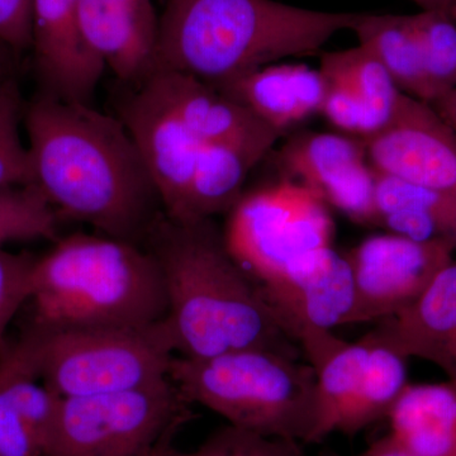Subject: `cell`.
Returning a JSON list of instances; mask_svg holds the SVG:
<instances>
[{"instance_id": "6da1fadb", "label": "cell", "mask_w": 456, "mask_h": 456, "mask_svg": "<svg viewBox=\"0 0 456 456\" xmlns=\"http://www.w3.org/2000/svg\"><path fill=\"white\" fill-rule=\"evenodd\" d=\"M23 121L33 185L57 216L142 246L164 209L121 119L38 92Z\"/></svg>"}, {"instance_id": "7a4b0ae2", "label": "cell", "mask_w": 456, "mask_h": 456, "mask_svg": "<svg viewBox=\"0 0 456 456\" xmlns=\"http://www.w3.org/2000/svg\"><path fill=\"white\" fill-rule=\"evenodd\" d=\"M163 274L176 355L211 358L268 349L298 358V345L279 325L259 285L228 251L213 218L156 220L142 244Z\"/></svg>"}, {"instance_id": "3957f363", "label": "cell", "mask_w": 456, "mask_h": 456, "mask_svg": "<svg viewBox=\"0 0 456 456\" xmlns=\"http://www.w3.org/2000/svg\"><path fill=\"white\" fill-rule=\"evenodd\" d=\"M362 12H323L275 0H167L159 68L216 88L287 57L317 53Z\"/></svg>"}, {"instance_id": "277c9868", "label": "cell", "mask_w": 456, "mask_h": 456, "mask_svg": "<svg viewBox=\"0 0 456 456\" xmlns=\"http://www.w3.org/2000/svg\"><path fill=\"white\" fill-rule=\"evenodd\" d=\"M29 325L41 329H122L167 316L163 274L143 246L108 236L57 240L32 270Z\"/></svg>"}, {"instance_id": "5b68a950", "label": "cell", "mask_w": 456, "mask_h": 456, "mask_svg": "<svg viewBox=\"0 0 456 456\" xmlns=\"http://www.w3.org/2000/svg\"><path fill=\"white\" fill-rule=\"evenodd\" d=\"M169 379L191 404L218 413L228 425L273 439L316 443L317 373L297 356L268 349L175 355Z\"/></svg>"}, {"instance_id": "8992f818", "label": "cell", "mask_w": 456, "mask_h": 456, "mask_svg": "<svg viewBox=\"0 0 456 456\" xmlns=\"http://www.w3.org/2000/svg\"><path fill=\"white\" fill-rule=\"evenodd\" d=\"M33 370L60 398L134 391L169 379L176 355L167 318L122 329H41L20 336Z\"/></svg>"}, {"instance_id": "52a82bcc", "label": "cell", "mask_w": 456, "mask_h": 456, "mask_svg": "<svg viewBox=\"0 0 456 456\" xmlns=\"http://www.w3.org/2000/svg\"><path fill=\"white\" fill-rule=\"evenodd\" d=\"M193 406L170 379L134 391L60 398L44 456H163L193 419Z\"/></svg>"}, {"instance_id": "ba28073f", "label": "cell", "mask_w": 456, "mask_h": 456, "mask_svg": "<svg viewBox=\"0 0 456 456\" xmlns=\"http://www.w3.org/2000/svg\"><path fill=\"white\" fill-rule=\"evenodd\" d=\"M224 235L233 259L263 285L303 255L331 246L334 221L316 191L283 178L242 197Z\"/></svg>"}, {"instance_id": "9c48e42d", "label": "cell", "mask_w": 456, "mask_h": 456, "mask_svg": "<svg viewBox=\"0 0 456 456\" xmlns=\"http://www.w3.org/2000/svg\"><path fill=\"white\" fill-rule=\"evenodd\" d=\"M259 287L279 325L312 367L341 344L332 329L349 325L355 307V281L346 255L332 246L318 248Z\"/></svg>"}, {"instance_id": "30bf717a", "label": "cell", "mask_w": 456, "mask_h": 456, "mask_svg": "<svg viewBox=\"0 0 456 456\" xmlns=\"http://www.w3.org/2000/svg\"><path fill=\"white\" fill-rule=\"evenodd\" d=\"M454 254L449 246L392 232L360 242L346 254L355 281L349 325L383 321L407 310L454 260Z\"/></svg>"}, {"instance_id": "8fae6325", "label": "cell", "mask_w": 456, "mask_h": 456, "mask_svg": "<svg viewBox=\"0 0 456 456\" xmlns=\"http://www.w3.org/2000/svg\"><path fill=\"white\" fill-rule=\"evenodd\" d=\"M362 141L377 173L456 196V134L431 104L402 93L386 126Z\"/></svg>"}, {"instance_id": "7c38bea8", "label": "cell", "mask_w": 456, "mask_h": 456, "mask_svg": "<svg viewBox=\"0 0 456 456\" xmlns=\"http://www.w3.org/2000/svg\"><path fill=\"white\" fill-rule=\"evenodd\" d=\"M284 178L316 191L330 206L364 226H378L375 174L362 139L307 132L290 137L278 154Z\"/></svg>"}, {"instance_id": "4fadbf2b", "label": "cell", "mask_w": 456, "mask_h": 456, "mask_svg": "<svg viewBox=\"0 0 456 456\" xmlns=\"http://www.w3.org/2000/svg\"><path fill=\"white\" fill-rule=\"evenodd\" d=\"M118 118L139 150L165 216L179 220L203 143L147 82L131 88Z\"/></svg>"}, {"instance_id": "5bb4252c", "label": "cell", "mask_w": 456, "mask_h": 456, "mask_svg": "<svg viewBox=\"0 0 456 456\" xmlns=\"http://www.w3.org/2000/svg\"><path fill=\"white\" fill-rule=\"evenodd\" d=\"M84 42L119 82L134 88L159 68L160 17L152 0H77Z\"/></svg>"}, {"instance_id": "9a60e30c", "label": "cell", "mask_w": 456, "mask_h": 456, "mask_svg": "<svg viewBox=\"0 0 456 456\" xmlns=\"http://www.w3.org/2000/svg\"><path fill=\"white\" fill-rule=\"evenodd\" d=\"M31 51L40 92L90 104L106 66L84 42L77 0H33Z\"/></svg>"}, {"instance_id": "2e32d148", "label": "cell", "mask_w": 456, "mask_h": 456, "mask_svg": "<svg viewBox=\"0 0 456 456\" xmlns=\"http://www.w3.org/2000/svg\"><path fill=\"white\" fill-rule=\"evenodd\" d=\"M379 322L368 338L406 359L432 362L456 386L455 259L441 270L412 305Z\"/></svg>"}, {"instance_id": "e0dca14e", "label": "cell", "mask_w": 456, "mask_h": 456, "mask_svg": "<svg viewBox=\"0 0 456 456\" xmlns=\"http://www.w3.org/2000/svg\"><path fill=\"white\" fill-rule=\"evenodd\" d=\"M145 82L167 101L200 143L255 142L274 146L283 136L235 99L198 77L158 69Z\"/></svg>"}, {"instance_id": "ac0fdd59", "label": "cell", "mask_w": 456, "mask_h": 456, "mask_svg": "<svg viewBox=\"0 0 456 456\" xmlns=\"http://www.w3.org/2000/svg\"><path fill=\"white\" fill-rule=\"evenodd\" d=\"M217 89L273 130L284 134L287 128L320 113L327 83L322 73L310 66L272 64Z\"/></svg>"}, {"instance_id": "d6986e66", "label": "cell", "mask_w": 456, "mask_h": 456, "mask_svg": "<svg viewBox=\"0 0 456 456\" xmlns=\"http://www.w3.org/2000/svg\"><path fill=\"white\" fill-rule=\"evenodd\" d=\"M387 419L389 436L411 456H456L454 383H408Z\"/></svg>"}, {"instance_id": "ffe728a7", "label": "cell", "mask_w": 456, "mask_h": 456, "mask_svg": "<svg viewBox=\"0 0 456 456\" xmlns=\"http://www.w3.org/2000/svg\"><path fill=\"white\" fill-rule=\"evenodd\" d=\"M374 174L378 226L415 241L449 246L456 253V196Z\"/></svg>"}, {"instance_id": "44dd1931", "label": "cell", "mask_w": 456, "mask_h": 456, "mask_svg": "<svg viewBox=\"0 0 456 456\" xmlns=\"http://www.w3.org/2000/svg\"><path fill=\"white\" fill-rule=\"evenodd\" d=\"M272 147L255 142L203 143L184 208L175 221L209 220L232 211L244 197L248 173Z\"/></svg>"}, {"instance_id": "7402d4cb", "label": "cell", "mask_w": 456, "mask_h": 456, "mask_svg": "<svg viewBox=\"0 0 456 456\" xmlns=\"http://www.w3.org/2000/svg\"><path fill=\"white\" fill-rule=\"evenodd\" d=\"M351 31L358 37L359 46L384 66L402 93L426 103L430 102L413 14L362 12Z\"/></svg>"}, {"instance_id": "603a6c76", "label": "cell", "mask_w": 456, "mask_h": 456, "mask_svg": "<svg viewBox=\"0 0 456 456\" xmlns=\"http://www.w3.org/2000/svg\"><path fill=\"white\" fill-rule=\"evenodd\" d=\"M364 370L349 406L342 413L336 432L354 435L388 416L408 384L406 358L397 351L371 340Z\"/></svg>"}, {"instance_id": "cb8c5ba5", "label": "cell", "mask_w": 456, "mask_h": 456, "mask_svg": "<svg viewBox=\"0 0 456 456\" xmlns=\"http://www.w3.org/2000/svg\"><path fill=\"white\" fill-rule=\"evenodd\" d=\"M321 73L342 80L358 95L364 107L362 139L371 136L391 118L402 92L384 66L364 47L322 53Z\"/></svg>"}, {"instance_id": "d4e9b609", "label": "cell", "mask_w": 456, "mask_h": 456, "mask_svg": "<svg viewBox=\"0 0 456 456\" xmlns=\"http://www.w3.org/2000/svg\"><path fill=\"white\" fill-rule=\"evenodd\" d=\"M369 342H345L314 368L317 373V441L336 432L342 413L349 406L369 355Z\"/></svg>"}, {"instance_id": "484cf974", "label": "cell", "mask_w": 456, "mask_h": 456, "mask_svg": "<svg viewBox=\"0 0 456 456\" xmlns=\"http://www.w3.org/2000/svg\"><path fill=\"white\" fill-rule=\"evenodd\" d=\"M432 104L456 89V20L445 12L413 14Z\"/></svg>"}, {"instance_id": "4316f807", "label": "cell", "mask_w": 456, "mask_h": 456, "mask_svg": "<svg viewBox=\"0 0 456 456\" xmlns=\"http://www.w3.org/2000/svg\"><path fill=\"white\" fill-rule=\"evenodd\" d=\"M59 216L35 185L0 188V246L56 240Z\"/></svg>"}, {"instance_id": "83f0119b", "label": "cell", "mask_w": 456, "mask_h": 456, "mask_svg": "<svg viewBox=\"0 0 456 456\" xmlns=\"http://www.w3.org/2000/svg\"><path fill=\"white\" fill-rule=\"evenodd\" d=\"M25 103L16 77L0 84V188L33 185L28 147L20 137Z\"/></svg>"}, {"instance_id": "f1b7e54d", "label": "cell", "mask_w": 456, "mask_h": 456, "mask_svg": "<svg viewBox=\"0 0 456 456\" xmlns=\"http://www.w3.org/2000/svg\"><path fill=\"white\" fill-rule=\"evenodd\" d=\"M163 456H298V450L296 443L273 439L228 425L213 432L193 452H182L171 446Z\"/></svg>"}, {"instance_id": "f546056e", "label": "cell", "mask_w": 456, "mask_h": 456, "mask_svg": "<svg viewBox=\"0 0 456 456\" xmlns=\"http://www.w3.org/2000/svg\"><path fill=\"white\" fill-rule=\"evenodd\" d=\"M0 456H44V444L20 410L0 365Z\"/></svg>"}, {"instance_id": "4dcf8cb0", "label": "cell", "mask_w": 456, "mask_h": 456, "mask_svg": "<svg viewBox=\"0 0 456 456\" xmlns=\"http://www.w3.org/2000/svg\"><path fill=\"white\" fill-rule=\"evenodd\" d=\"M36 259L32 255L11 253L0 246V311L17 314L28 302Z\"/></svg>"}, {"instance_id": "1f68e13d", "label": "cell", "mask_w": 456, "mask_h": 456, "mask_svg": "<svg viewBox=\"0 0 456 456\" xmlns=\"http://www.w3.org/2000/svg\"><path fill=\"white\" fill-rule=\"evenodd\" d=\"M325 79L327 89L320 113L340 130L362 136L364 107L358 95L342 80L326 77Z\"/></svg>"}, {"instance_id": "d6a6232c", "label": "cell", "mask_w": 456, "mask_h": 456, "mask_svg": "<svg viewBox=\"0 0 456 456\" xmlns=\"http://www.w3.org/2000/svg\"><path fill=\"white\" fill-rule=\"evenodd\" d=\"M33 0H0V41L16 55L32 47Z\"/></svg>"}, {"instance_id": "836d02e7", "label": "cell", "mask_w": 456, "mask_h": 456, "mask_svg": "<svg viewBox=\"0 0 456 456\" xmlns=\"http://www.w3.org/2000/svg\"><path fill=\"white\" fill-rule=\"evenodd\" d=\"M431 106L456 134V89L437 99Z\"/></svg>"}, {"instance_id": "e575fe53", "label": "cell", "mask_w": 456, "mask_h": 456, "mask_svg": "<svg viewBox=\"0 0 456 456\" xmlns=\"http://www.w3.org/2000/svg\"><path fill=\"white\" fill-rule=\"evenodd\" d=\"M358 456H411L408 452H404L403 449L399 448L397 444L392 440V437L386 436L377 443L373 444L367 450V452H362Z\"/></svg>"}, {"instance_id": "d590c367", "label": "cell", "mask_w": 456, "mask_h": 456, "mask_svg": "<svg viewBox=\"0 0 456 456\" xmlns=\"http://www.w3.org/2000/svg\"><path fill=\"white\" fill-rule=\"evenodd\" d=\"M16 57V53L9 49L7 45L0 41V84L13 77V65Z\"/></svg>"}, {"instance_id": "8d00e7d4", "label": "cell", "mask_w": 456, "mask_h": 456, "mask_svg": "<svg viewBox=\"0 0 456 456\" xmlns=\"http://www.w3.org/2000/svg\"><path fill=\"white\" fill-rule=\"evenodd\" d=\"M421 8V11L445 12L456 20V0H411Z\"/></svg>"}, {"instance_id": "74e56055", "label": "cell", "mask_w": 456, "mask_h": 456, "mask_svg": "<svg viewBox=\"0 0 456 456\" xmlns=\"http://www.w3.org/2000/svg\"><path fill=\"white\" fill-rule=\"evenodd\" d=\"M16 314H8V312L0 311V341L5 336V331H7V327L11 321L13 320V317Z\"/></svg>"}]
</instances>
